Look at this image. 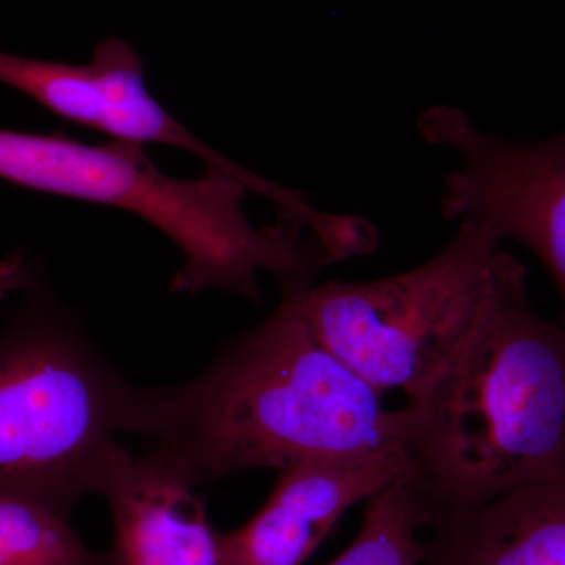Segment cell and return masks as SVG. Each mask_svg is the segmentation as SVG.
<instances>
[{
  "label": "cell",
  "mask_w": 565,
  "mask_h": 565,
  "mask_svg": "<svg viewBox=\"0 0 565 565\" xmlns=\"http://www.w3.org/2000/svg\"><path fill=\"white\" fill-rule=\"evenodd\" d=\"M93 493L109 504L114 526L104 565H218V531L203 497L150 457L114 441Z\"/></svg>",
  "instance_id": "cell-9"
},
{
  "label": "cell",
  "mask_w": 565,
  "mask_h": 565,
  "mask_svg": "<svg viewBox=\"0 0 565 565\" xmlns=\"http://www.w3.org/2000/svg\"><path fill=\"white\" fill-rule=\"evenodd\" d=\"M131 390L70 311L33 294L0 332V494L70 519L125 434Z\"/></svg>",
  "instance_id": "cell-4"
},
{
  "label": "cell",
  "mask_w": 565,
  "mask_h": 565,
  "mask_svg": "<svg viewBox=\"0 0 565 565\" xmlns=\"http://www.w3.org/2000/svg\"><path fill=\"white\" fill-rule=\"evenodd\" d=\"M0 82L74 125L111 140L140 147L163 145L191 152L202 159L206 170L239 178L270 202L280 199L281 185L212 150L163 109L148 90L143 58L126 40L110 36L102 41L92 61L82 65L0 52Z\"/></svg>",
  "instance_id": "cell-7"
},
{
  "label": "cell",
  "mask_w": 565,
  "mask_h": 565,
  "mask_svg": "<svg viewBox=\"0 0 565 565\" xmlns=\"http://www.w3.org/2000/svg\"><path fill=\"white\" fill-rule=\"evenodd\" d=\"M33 286H35V277H33L31 264L25 262L20 253L6 256L0 262V303L11 292L31 289Z\"/></svg>",
  "instance_id": "cell-13"
},
{
  "label": "cell",
  "mask_w": 565,
  "mask_h": 565,
  "mask_svg": "<svg viewBox=\"0 0 565 565\" xmlns=\"http://www.w3.org/2000/svg\"><path fill=\"white\" fill-rule=\"evenodd\" d=\"M401 412L433 512L565 475V326L534 310L519 259L498 252L470 332Z\"/></svg>",
  "instance_id": "cell-2"
},
{
  "label": "cell",
  "mask_w": 565,
  "mask_h": 565,
  "mask_svg": "<svg viewBox=\"0 0 565 565\" xmlns=\"http://www.w3.org/2000/svg\"><path fill=\"white\" fill-rule=\"evenodd\" d=\"M416 129L460 161L445 180L444 217L484 223L533 252L556 282L565 326V128L544 140H505L460 107L438 104Z\"/></svg>",
  "instance_id": "cell-6"
},
{
  "label": "cell",
  "mask_w": 565,
  "mask_h": 565,
  "mask_svg": "<svg viewBox=\"0 0 565 565\" xmlns=\"http://www.w3.org/2000/svg\"><path fill=\"white\" fill-rule=\"evenodd\" d=\"M318 274L278 280L277 310L185 384L134 386L126 433L189 486L305 462L404 451V416L318 340L302 315Z\"/></svg>",
  "instance_id": "cell-1"
},
{
  "label": "cell",
  "mask_w": 565,
  "mask_h": 565,
  "mask_svg": "<svg viewBox=\"0 0 565 565\" xmlns=\"http://www.w3.org/2000/svg\"><path fill=\"white\" fill-rule=\"evenodd\" d=\"M501 243L484 223L460 221L444 250L407 273L310 286L305 321L375 392L415 399L473 327Z\"/></svg>",
  "instance_id": "cell-5"
},
{
  "label": "cell",
  "mask_w": 565,
  "mask_h": 565,
  "mask_svg": "<svg viewBox=\"0 0 565 565\" xmlns=\"http://www.w3.org/2000/svg\"><path fill=\"white\" fill-rule=\"evenodd\" d=\"M0 565H104L70 519L50 508L0 494Z\"/></svg>",
  "instance_id": "cell-12"
},
{
  "label": "cell",
  "mask_w": 565,
  "mask_h": 565,
  "mask_svg": "<svg viewBox=\"0 0 565 565\" xmlns=\"http://www.w3.org/2000/svg\"><path fill=\"white\" fill-rule=\"evenodd\" d=\"M411 471L407 452L285 468L245 525L218 533V565H302L349 508Z\"/></svg>",
  "instance_id": "cell-8"
},
{
  "label": "cell",
  "mask_w": 565,
  "mask_h": 565,
  "mask_svg": "<svg viewBox=\"0 0 565 565\" xmlns=\"http://www.w3.org/2000/svg\"><path fill=\"white\" fill-rule=\"evenodd\" d=\"M0 178L139 215L184 256L172 292L218 289L259 302L262 270L281 280L321 267L318 244L303 239L300 223L280 217L278 225H252L244 210L253 192L247 182L217 170L178 180L159 170L140 145H88L63 134L0 129Z\"/></svg>",
  "instance_id": "cell-3"
},
{
  "label": "cell",
  "mask_w": 565,
  "mask_h": 565,
  "mask_svg": "<svg viewBox=\"0 0 565 565\" xmlns=\"http://www.w3.org/2000/svg\"><path fill=\"white\" fill-rule=\"evenodd\" d=\"M426 565H565V475L433 512Z\"/></svg>",
  "instance_id": "cell-10"
},
{
  "label": "cell",
  "mask_w": 565,
  "mask_h": 565,
  "mask_svg": "<svg viewBox=\"0 0 565 565\" xmlns=\"http://www.w3.org/2000/svg\"><path fill=\"white\" fill-rule=\"evenodd\" d=\"M430 520L422 490L403 476L370 498L355 541L327 565L423 564L422 531Z\"/></svg>",
  "instance_id": "cell-11"
}]
</instances>
